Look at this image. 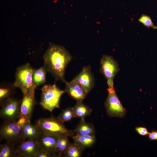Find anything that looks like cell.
Instances as JSON below:
<instances>
[{"label": "cell", "mask_w": 157, "mask_h": 157, "mask_svg": "<svg viewBox=\"0 0 157 157\" xmlns=\"http://www.w3.org/2000/svg\"><path fill=\"white\" fill-rule=\"evenodd\" d=\"M72 57L63 47L50 44L43 56L44 67L46 71L52 74L56 80L65 82V69Z\"/></svg>", "instance_id": "cell-1"}, {"label": "cell", "mask_w": 157, "mask_h": 157, "mask_svg": "<svg viewBox=\"0 0 157 157\" xmlns=\"http://www.w3.org/2000/svg\"><path fill=\"white\" fill-rule=\"evenodd\" d=\"M35 124L42 135L58 137L65 135L72 137L74 134L73 131L67 129L63 123L53 117L41 118L36 121Z\"/></svg>", "instance_id": "cell-2"}, {"label": "cell", "mask_w": 157, "mask_h": 157, "mask_svg": "<svg viewBox=\"0 0 157 157\" xmlns=\"http://www.w3.org/2000/svg\"><path fill=\"white\" fill-rule=\"evenodd\" d=\"M26 121L23 118L15 120L4 121L0 126V140H4L15 145L22 142V129Z\"/></svg>", "instance_id": "cell-3"}, {"label": "cell", "mask_w": 157, "mask_h": 157, "mask_svg": "<svg viewBox=\"0 0 157 157\" xmlns=\"http://www.w3.org/2000/svg\"><path fill=\"white\" fill-rule=\"evenodd\" d=\"M42 93L40 104L44 109L51 112L59 108L60 97L65 92L55 84L44 85L41 89Z\"/></svg>", "instance_id": "cell-4"}, {"label": "cell", "mask_w": 157, "mask_h": 157, "mask_svg": "<svg viewBox=\"0 0 157 157\" xmlns=\"http://www.w3.org/2000/svg\"><path fill=\"white\" fill-rule=\"evenodd\" d=\"M34 69L29 63L18 67L15 74V79L13 87L19 88L23 94L35 90L36 87L32 81V74Z\"/></svg>", "instance_id": "cell-5"}, {"label": "cell", "mask_w": 157, "mask_h": 157, "mask_svg": "<svg viewBox=\"0 0 157 157\" xmlns=\"http://www.w3.org/2000/svg\"><path fill=\"white\" fill-rule=\"evenodd\" d=\"M100 63L101 71L107 80L108 91L115 90L114 79L119 71L117 62L112 56L104 55L101 58Z\"/></svg>", "instance_id": "cell-6"}, {"label": "cell", "mask_w": 157, "mask_h": 157, "mask_svg": "<svg viewBox=\"0 0 157 157\" xmlns=\"http://www.w3.org/2000/svg\"><path fill=\"white\" fill-rule=\"evenodd\" d=\"M21 101L9 97L1 102L0 117L4 121L17 120L20 118Z\"/></svg>", "instance_id": "cell-7"}, {"label": "cell", "mask_w": 157, "mask_h": 157, "mask_svg": "<svg viewBox=\"0 0 157 157\" xmlns=\"http://www.w3.org/2000/svg\"><path fill=\"white\" fill-rule=\"evenodd\" d=\"M104 105L107 113L110 117L122 118L126 113V110L122 106L115 90L108 91Z\"/></svg>", "instance_id": "cell-8"}, {"label": "cell", "mask_w": 157, "mask_h": 157, "mask_svg": "<svg viewBox=\"0 0 157 157\" xmlns=\"http://www.w3.org/2000/svg\"><path fill=\"white\" fill-rule=\"evenodd\" d=\"M41 150L37 139L25 140L16 147L17 157H36Z\"/></svg>", "instance_id": "cell-9"}, {"label": "cell", "mask_w": 157, "mask_h": 157, "mask_svg": "<svg viewBox=\"0 0 157 157\" xmlns=\"http://www.w3.org/2000/svg\"><path fill=\"white\" fill-rule=\"evenodd\" d=\"M35 91L32 90L23 94L20 106V118L31 122L35 104Z\"/></svg>", "instance_id": "cell-10"}, {"label": "cell", "mask_w": 157, "mask_h": 157, "mask_svg": "<svg viewBox=\"0 0 157 157\" xmlns=\"http://www.w3.org/2000/svg\"><path fill=\"white\" fill-rule=\"evenodd\" d=\"M73 80L80 84L88 93L94 85V80L90 66L83 67L81 72Z\"/></svg>", "instance_id": "cell-11"}, {"label": "cell", "mask_w": 157, "mask_h": 157, "mask_svg": "<svg viewBox=\"0 0 157 157\" xmlns=\"http://www.w3.org/2000/svg\"><path fill=\"white\" fill-rule=\"evenodd\" d=\"M65 83V92L77 101H82L85 98L88 93L79 83L73 80L70 82L66 81Z\"/></svg>", "instance_id": "cell-12"}, {"label": "cell", "mask_w": 157, "mask_h": 157, "mask_svg": "<svg viewBox=\"0 0 157 157\" xmlns=\"http://www.w3.org/2000/svg\"><path fill=\"white\" fill-rule=\"evenodd\" d=\"M58 137L42 135L37 139L41 150L47 151L56 156L55 148Z\"/></svg>", "instance_id": "cell-13"}, {"label": "cell", "mask_w": 157, "mask_h": 157, "mask_svg": "<svg viewBox=\"0 0 157 157\" xmlns=\"http://www.w3.org/2000/svg\"><path fill=\"white\" fill-rule=\"evenodd\" d=\"M42 135L40 130L35 125L31 122L27 121L22 129L23 141L28 139H37Z\"/></svg>", "instance_id": "cell-14"}, {"label": "cell", "mask_w": 157, "mask_h": 157, "mask_svg": "<svg viewBox=\"0 0 157 157\" xmlns=\"http://www.w3.org/2000/svg\"><path fill=\"white\" fill-rule=\"evenodd\" d=\"M74 142L84 149L92 146L95 143L96 138L95 135H76L72 137Z\"/></svg>", "instance_id": "cell-15"}, {"label": "cell", "mask_w": 157, "mask_h": 157, "mask_svg": "<svg viewBox=\"0 0 157 157\" xmlns=\"http://www.w3.org/2000/svg\"><path fill=\"white\" fill-rule=\"evenodd\" d=\"M73 131L76 135H94L95 133L93 126L92 124L86 122L84 119H81L80 123Z\"/></svg>", "instance_id": "cell-16"}, {"label": "cell", "mask_w": 157, "mask_h": 157, "mask_svg": "<svg viewBox=\"0 0 157 157\" xmlns=\"http://www.w3.org/2000/svg\"><path fill=\"white\" fill-rule=\"evenodd\" d=\"M68 137L65 135L58 136L55 148L56 156H62L64 154L69 143Z\"/></svg>", "instance_id": "cell-17"}, {"label": "cell", "mask_w": 157, "mask_h": 157, "mask_svg": "<svg viewBox=\"0 0 157 157\" xmlns=\"http://www.w3.org/2000/svg\"><path fill=\"white\" fill-rule=\"evenodd\" d=\"M82 101H78L77 103L73 107L75 117L81 119H84L90 115L92 110L82 102Z\"/></svg>", "instance_id": "cell-18"}, {"label": "cell", "mask_w": 157, "mask_h": 157, "mask_svg": "<svg viewBox=\"0 0 157 157\" xmlns=\"http://www.w3.org/2000/svg\"><path fill=\"white\" fill-rule=\"evenodd\" d=\"M15 145L6 141L0 145V157H17Z\"/></svg>", "instance_id": "cell-19"}, {"label": "cell", "mask_w": 157, "mask_h": 157, "mask_svg": "<svg viewBox=\"0 0 157 157\" xmlns=\"http://www.w3.org/2000/svg\"><path fill=\"white\" fill-rule=\"evenodd\" d=\"M46 72L44 66L34 69L32 74V81L34 85L36 87L46 82Z\"/></svg>", "instance_id": "cell-20"}, {"label": "cell", "mask_w": 157, "mask_h": 157, "mask_svg": "<svg viewBox=\"0 0 157 157\" xmlns=\"http://www.w3.org/2000/svg\"><path fill=\"white\" fill-rule=\"evenodd\" d=\"M84 149L77 144L73 143H69L63 157H79Z\"/></svg>", "instance_id": "cell-21"}, {"label": "cell", "mask_w": 157, "mask_h": 157, "mask_svg": "<svg viewBox=\"0 0 157 157\" xmlns=\"http://www.w3.org/2000/svg\"><path fill=\"white\" fill-rule=\"evenodd\" d=\"M75 117L73 107L63 110L57 117V119L63 123L69 121Z\"/></svg>", "instance_id": "cell-22"}, {"label": "cell", "mask_w": 157, "mask_h": 157, "mask_svg": "<svg viewBox=\"0 0 157 157\" xmlns=\"http://www.w3.org/2000/svg\"><path fill=\"white\" fill-rule=\"evenodd\" d=\"M138 21L147 28L157 29V26L154 24L151 17L147 15H142L138 19Z\"/></svg>", "instance_id": "cell-23"}, {"label": "cell", "mask_w": 157, "mask_h": 157, "mask_svg": "<svg viewBox=\"0 0 157 157\" xmlns=\"http://www.w3.org/2000/svg\"><path fill=\"white\" fill-rule=\"evenodd\" d=\"M10 93L9 89L6 88H0V101L1 102L4 100L9 97V96Z\"/></svg>", "instance_id": "cell-24"}, {"label": "cell", "mask_w": 157, "mask_h": 157, "mask_svg": "<svg viewBox=\"0 0 157 157\" xmlns=\"http://www.w3.org/2000/svg\"><path fill=\"white\" fill-rule=\"evenodd\" d=\"M135 130L139 135L142 136L147 135L149 133L147 129L143 126L136 127Z\"/></svg>", "instance_id": "cell-25"}, {"label": "cell", "mask_w": 157, "mask_h": 157, "mask_svg": "<svg viewBox=\"0 0 157 157\" xmlns=\"http://www.w3.org/2000/svg\"><path fill=\"white\" fill-rule=\"evenodd\" d=\"M55 157L51 153L45 150H41L36 157Z\"/></svg>", "instance_id": "cell-26"}, {"label": "cell", "mask_w": 157, "mask_h": 157, "mask_svg": "<svg viewBox=\"0 0 157 157\" xmlns=\"http://www.w3.org/2000/svg\"><path fill=\"white\" fill-rule=\"evenodd\" d=\"M149 139L151 140H157V131H152L148 134Z\"/></svg>", "instance_id": "cell-27"}]
</instances>
